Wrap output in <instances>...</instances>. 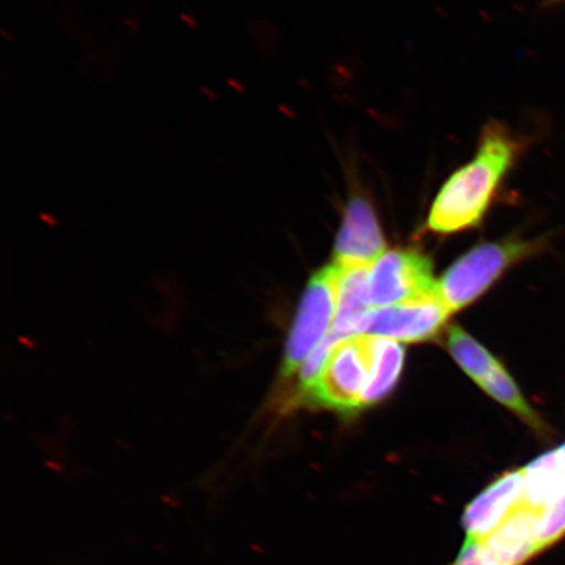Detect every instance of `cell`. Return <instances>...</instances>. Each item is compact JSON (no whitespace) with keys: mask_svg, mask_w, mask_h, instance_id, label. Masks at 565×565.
Instances as JSON below:
<instances>
[{"mask_svg":"<svg viewBox=\"0 0 565 565\" xmlns=\"http://www.w3.org/2000/svg\"><path fill=\"white\" fill-rule=\"evenodd\" d=\"M524 151V143L507 126L484 125L475 158L445 181L427 218L439 235L478 227Z\"/></svg>","mask_w":565,"mask_h":565,"instance_id":"cell-1","label":"cell"},{"mask_svg":"<svg viewBox=\"0 0 565 565\" xmlns=\"http://www.w3.org/2000/svg\"><path fill=\"white\" fill-rule=\"evenodd\" d=\"M540 242L507 239L475 247L459 258L439 280V295L451 313L468 307L489 289L508 267L532 256Z\"/></svg>","mask_w":565,"mask_h":565,"instance_id":"cell-2","label":"cell"},{"mask_svg":"<svg viewBox=\"0 0 565 565\" xmlns=\"http://www.w3.org/2000/svg\"><path fill=\"white\" fill-rule=\"evenodd\" d=\"M337 286L338 266L334 264L323 267L308 281L287 338L279 371L280 384L298 374L303 360L327 337L324 334L335 317Z\"/></svg>","mask_w":565,"mask_h":565,"instance_id":"cell-3","label":"cell"},{"mask_svg":"<svg viewBox=\"0 0 565 565\" xmlns=\"http://www.w3.org/2000/svg\"><path fill=\"white\" fill-rule=\"evenodd\" d=\"M371 369V337L358 335L339 342L302 405L333 409L342 415L360 412V399Z\"/></svg>","mask_w":565,"mask_h":565,"instance_id":"cell-4","label":"cell"},{"mask_svg":"<svg viewBox=\"0 0 565 565\" xmlns=\"http://www.w3.org/2000/svg\"><path fill=\"white\" fill-rule=\"evenodd\" d=\"M433 263L418 250L386 252L371 268L370 299L373 309L439 295Z\"/></svg>","mask_w":565,"mask_h":565,"instance_id":"cell-5","label":"cell"},{"mask_svg":"<svg viewBox=\"0 0 565 565\" xmlns=\"http://www.w3.org/2000/svg\"><path fill=\"white\" fill-rule=\"evenodd\" d=\"M451 315L440 295L372 309L359 322L356 334L392 339L399 342H423L434 338Z\"/></svg>","mask_w":565,"mask_h":565,"instance_id":"cell-6","label":"cell"},{"mask_svg":"<svg viewBox=\"0 0 565 565\" xmlns=\"http://www.w3.org/2000/svg\"><path fill=\"white\" fill-rule=\"evenodd\" d=\"M385 249L384 233L372 203L363 195H352L337 235L334 264L371 266L384 256Z\"/></svg>","mask_w":565,"mask_h":565,"instance_id":"cell-7","label":"cell"},{"mask_svg":"<svg viewBox=\"0 0 565 565\" xmlns=\"http://www.w3.org/2000/svg\"><path fill=\"white\" fill-rule=\"evenodd\" d=\"M370 274L371 266H338L337 309L331 329L344 339L358 335L359 322L373 309Z\"/></svg>","mask_w":565,"mask_h":565,"instance_id":"cell-8","label":"cell"},{"mask_svg":"<svg viewBox=\"0 0 565 565\" xmlns=\"http://www.w3.org/2000/svg\"><path fill=\"white\" fill-rule=\"evenodd\" d=\"M405 349L397 341L371 337V369L360 399V408L376 405L397 384L404 366Z\"/></svg>","mask_w":565,"mask_h":565,"instance_id":"cell-9","label":"cell"},{"mask_svg":"<svg viewBox=\"0 0 565 565\" xmlns=\"http://www.w3.org/2000/svg\"><path fill=\"white\" fill-rule=\"evenodd\" d=\"M524 470V491L520 503L542 512L565 493V470L556 450L536 458Z\"/></svg>","mask_w":565,"mask_h":565,"instance_id":"cell-10","label":"cell"},{"mask_svg":"<svg viewBox=\"0 0 565 565\" xmlns=\"http://www.w3.org/2000/svg\"><path fill=\"white\" fill-rule=\"evenodd\" d=\"M484 392L489 393L492 398L503 404L505 407L512 409L518 414L522 420H525L529 426L536 430H545V424L541 420L540 416L533 412V408L526 404L522 397L518 385L508 373L503 365L499 362L493 366V370L478 384Z\"/></svg>","mask_w":565,"mask_h":565,"instance_id":"cell-11","label":"cell"},{"mask_svg":"<svg viewBox=\"0 0 565 565\" xmlns=\"http://www.w3.org/2000/svg\"><path fill=\"white\" fill-rule=\"evenodd\" d=\"M448 343L456 362L478 384L489 376L493 366L498 364V360L482 344L456 324L449 329Z\"/></svg>","mask_w":565,"mask_h":565,"instance_id":"cell-12","label":"cell"},{"mask_svg":"<svg viewBox=\"0 0 565 565\" xmlns=\"http://www.w3.org/2000/svg\"><path fill=\"white\" fill-rule=\"evenodd\" d=\"M342 341H344V338L339 335L333 329H330L327 337H324L320 344L303 360L298 374H296V377H298V387H296L294 397L288 399L289 405H302V402L306 401L310 392L313 391L324 366H327L331 352H333L338 343Z\"/></svg>","mask_w":565,"mask_h":565,"instance_id":"cell-13","label":"cell"},{"mask_svg":"<svg viewBox=\"0 0 565 565\" xmlns=\"http://www.w3.org/2000/svg\"><path fill=\"white\" fill-rule=\"evenodd\" d=\"M565 535V493L551 503L540 514L536 525L535 547L536 554L555 545Z\"/></svg>","mask_w":565,"mask_h":565,"instance_id":"cell-14","label":"cell"},{"mask_svg":"<svg viewBox=\"0 0 565 565\" xmlns=\"http://www.w3.org/2000/svg\"><path fill=\"white\" fill-rule=\"evenodd\" d=\"M557 457L561 459L563 469L565 470V444L559 449H556Z\"/></svg>","mask_w":565,"mask_h":565,"instance_id":"cell-15","label":"cell"},{"mask_svg":"<svg viewBox=\"0 0 565 565\" xmlns=\"http://www.w3.org/2000/svg\"><path fill=\"white\" fill-rule=\"evenodd\" d=\"M564 2H565V0H564Z\"/></svg>","mask_w":565,"mask_h":565,"instance_id":"cell-16","label":"cell"}]
</instances>
